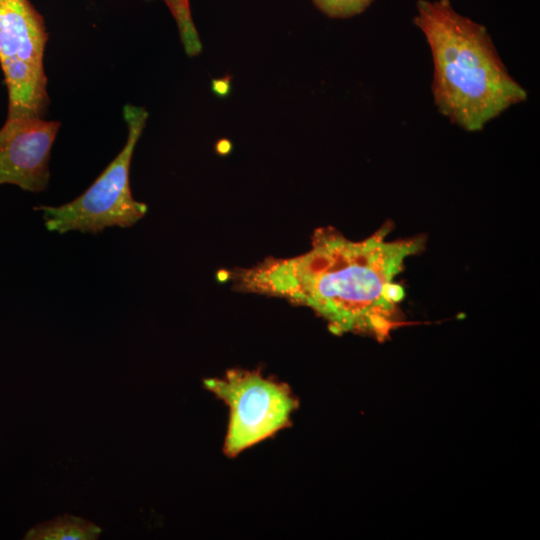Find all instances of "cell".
Returning <instances> with one entry per match:
<instances>
[{"instance_id": "obj_8", "label": "cell", "mask_w": 540, "mask_h": 540, "mask_svg": "<svg viewBox=\"0 0 540 540\" xmlns=\"http://www.w3.org/2000/svg\"><path fill=\"white\" fill-rule=\"evenodd\" d=\"M178 26L181 42L188 56H196L202 45L192 21L189 0H164Z\"/></svg>"}, {"instance_id": "obj_3", "label": "cell", "mask_w": 540, "mask_h": 540, "mask_svg": "<svg viewBox=\"0 0 540 540\" xmlns=\"http://www.w3.org/2000/svg\"><path fill=\"white\" fill-rule=\"evenodd\" d=\"M128 136L124 147L96 180L78 197L60 206H38L48 231L100 233L108 227L127 228L147 212V205L134 199L130 188V165L148 117L142 107L123 108Z\"/></svg>"}, {"instance_id": "obj_2", "label": "cell", "mask_w": 540, "mask_h": 540, "mask_svg": "<svg viewBox=\"0 0 540 540\" xmlns=\"http://www.w3.org/2000/svg\"><path fill=\"white\" fill-rule=\"evenodd\" d=\"M414 23L433 60L432 95L439 112L468 132L481 131L527 90L508 72L487 29L456 12L449 0H419Z\"/></svg>"}, {"instance_id": "obj_5", "label": "cell", "mask_w": 540, "mask_h": 540, "mask_svg": "<svg viewBox=\"0 0 540 540\" xmlns=\"http://www.w3.org/2000/svg\"><path fill=\"white\" fill-rule=\"evenodd\" d=\"M205 387L230 411L224 449L235 456L287 425L296 401L287 386L253 371L233 370Z\"/></svg>"}, {"instance_id": "obj_6", "label": "cell", "mask_w": 540, "mask_h": 540, "mask_svg": "<svg viewBox=\"0 0 540 540\" xmlns=\"http://www.w3.org/2000/svg\"><path fill=\"white\" fill-rule=\"evenodd\" d=\"M59 121L42 116L8 117L0 128V185L12 184L24 191L46 189L52 146Z\"/></svg>"}, {"instance_id": "obj_4", "label": "cell", "mask_w": 540, "mask_h": 540, "mask_svg": "<svg viewBox=\"0 0 540 540\" xmlns=\"http://www.w3.org/2000/svg\"><path fill=\"white\" fill-rule=\"evenodd\" d=\"M47 40L44 18L30 0H0V65L8 91V117L45 113Z\"/></svg>"}, {"instance_id": "obj_9", "label": "cell", "mask_w": 540, "mask_h": 540, "mask_svg": "<svg viewBox=\"0 0 540 540\" xmlns=\"http://www.w3.org/2000/svg\"><path fill=\"white\" fill-rule=\"evenodd\" d=\"M327 16L347 18L363 12L373 0H312Z\"/></svg>"}, {"instance_id": "obj_10", "label": "cell", "mask_w": 540, "mask_h": 540, "mask_svg": "<svg viewBox=\"0 0 540 540\" xmlns=\"http://www.w3.org/2000/svg\"><path fill=\"white\" fill-rule=\"evenodd\" d=\"M213 93L219 97H226L231 91V76L221 79H213L211 84Z\"/></svg>"}, {"instance_id": "obj_7", "label": "cell", "mask_w": 540, "mask_h": 540, "mask_svg": "<svg viewBox=\"0 0 540 540\" xmlns=\"http://www.w3.org/2000/svg\"><path fill=\"white\" fill-rule=\"evenodd\" d=\"M101 529L95 523L81 517L64 514L47 522L37 524L26 535L30 540H93Z\"/></svg>"}, {"instance_id": "obj_1", "label": "cell", "mask_w": 540, "mask_h": 540, "mask_svg": "<svg viewBox=\"0 0 540 540\" xmlns=\"http://www.w3.org/2000/svg\"><path fill=\"white\" fill-rule=\"evenodd\" d=\"M388 232L383 227L352 241L336 230L320 229L309 251L269 258L239 271L235 279L245 291L311 308L335 333H363L383 341L400 326L405 292L396 277L424 246L423 237L389 240Z\"/></svg>"}]
</instances>
